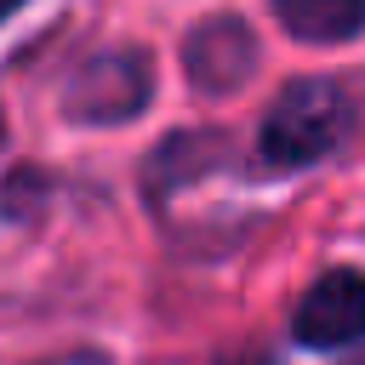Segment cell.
Returning a JSON list of instances; mask_svg holds the SVG:
<instances>
[{"label":"cell","instance_id":"obj_1","mask_svg":"<svg viewBox=\"0 0 365 365\" xmlns=\"http://www.w3.org/2000/svg\"><path fill=\"white\" fill-rule=\"evenodd\" d=\"M348 131V97L331 80H291L257 131V148L268 165H308L319 154H331Z\"/></svg>","mask_w":365,"mask_h":365},{"label":"cell","instance_id":"obj_2","mask_svg":"<svg viewBox=\"0 0 365 365\" xmlns=\"http://www.w3.org/2000/svg\"><path fill=\"white\" fill-rule=\"evenodd\" d=\"M143 103H148V57L131 46H114V51H97L91 63H80L63 91V114L80 125L131 120Z\"/></svg>","mask_w":365,"mask_h":365},{"label":"cell","instance_id":"obj_3","mask_svg":"<svg viewBox=\"0 0 365 365\" xmlns=\"http://www.w3.org/2000/svg\"><path fill=\"white\" fill-rule=\"evenodd\" d=\"M188 86L205 97H234L257 68V34L240 17H205L182 46Z\"/></svg>","mask_w":365,"mask_h":365},{"label":"cell","instance_id":"obj_4","mask_svg":"<svg viewBox=\"0 0 365 365\" xmlns=\"http://www.w3.org/2000/svg\"><path fill=\"white\" fill-rule=\"evenodd\" d=\"M291 331L302 348H342V342L365 336V274H354V268L319 274L302 291Z\"/></svg>","mask_w":365,"mask_h":365},{"label":"cell","instance_id":"obj_5","mask_svg":"<svg viewBox=\"0 0 365 365\" xmlns=\"http://www.w3.org/2000/svg\"><path fill=\"white\" fill-rule=\"evenodd\" d=\"M274 17L297 40L331 46V40H348L365 29V0H274Z\"/></svg>","mask_w":365,"mask_h":365},{"label":"cell","instance_id":"obj_6","mask_svg":"<svg viewBox=\"0 0 365 365\" xmlns=\"http://www.w3.org/2000/svg\"><path fill=\"white\" fill-rule=\"evenodd\" d=\"M222 365H268L262 354H240V359H222Z\"/></svg>","mask_w":365,"mask_h":365},{"label":"cell","instance_id":"obj_7","mask_svg":"<svg viewBox=\"0 0 365 365\" xmlns=\"http://www.w3.org/2000/svg\"><path fill=\"white\" fill-rule=\"evenodd\" d=\"M17 6H23V0H0V23H6V17L17 11Z\"/></svg>","mask_w":365,"mask_h":365},{"label":"cell","instance_id":"obj_8","mask_svg":"<svg viewBox=\"0 0 365 365\" xmlns=\"http://www.w3.org/2000/svg\"><path fill=\"white\" fill-rule=\"evenodd\" d=\"M348 365H365V354H354V359H348Z\"/></svg>","mask_w":365,"mask_h":365}]
</instances>
